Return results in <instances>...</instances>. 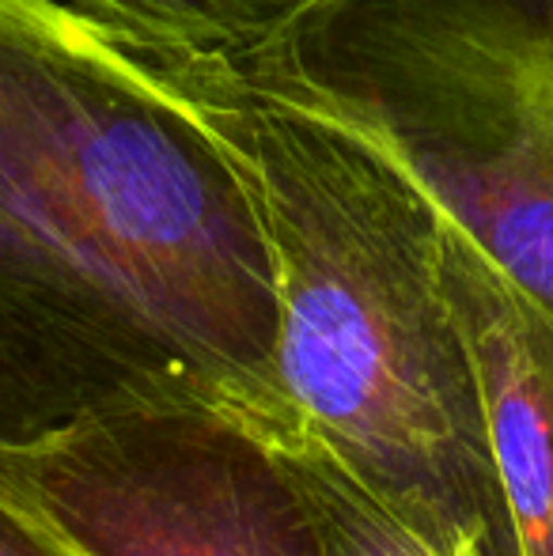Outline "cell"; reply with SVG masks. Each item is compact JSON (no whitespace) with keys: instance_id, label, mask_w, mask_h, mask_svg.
Instances as JSON below:
<instances>
[{"instance_id":"cell-6","label":"cell","mask_w":553,"mask_h":556,"mask_svg":"<svg viewBox=\"0 0 553 556\" xmlns=\"http://www.w3.org/2000/svg\"><path fill=\"white\" fill-rule=\"evenodd\" d=\"M152 65L236 68L274 46L311 0H61Z\"/></svg>"},{"instance_id":"cell-1","label":"cell","mask_w":553,"mask_h":556,"mask_svg":"<svg viewBox=\"0 0 553 556\" xmlns=\"http://www.w3.org/2000/svg\"><path fill=\"white\" fill-rule=\"evenodd\" d=\"M167 73L259 201L280 300V402L436 556H519L478 367L440 277V208L330 117L224 65Z\"/></svg>"},{"instance_id":"cell-4","label":"cell","mask_w":553,"mask_h":556,"mask_svg":"<svg viewBox=\"0 0 553 556\" xmlns=\"http://www.w3.org/2000/svg\"><path fill=\"white\" fill-rule=\"evenodd\" d=\"M129 375L122 303L0 186V446L73 425Z\"/></svg>"},{"instance_id":"cell-7","label":"cell","mask_w":553,"mask_h":556,"mask_svg":"<svg viewBox=\"0 0 553 556\" xmlns=\"http://www.w3.org/2000/svg\"><path fill=\"white\" fill-rule=\"evenodd\" d=\"M231 397L292 477L326 556H436L292 405L280 397Z\"/></svg>"},{"instance_id":"cell-2","label":"cell","mask_w":553,"mask_h":556,"mask_svg":"<svg viewBox=\"0 0 553 556\" xmlns=\"http://www.w3.org/2000/svg\"><path fill=\"white\" fill-rule=\"evenodd\" d=\"M228 73L379 148L553 315V0H311Z\"/></svg>"},{"instance_id":"cell-3","label":"cell","mask_w":553,"mask_h":556,"mask_svg":"<svg viewBox=\"0 0 553 556\" xmlns=\"http://www.w3.org/2000/svg\"><path fill=\"white\" fill-rule=\"evenodd\" d=\"M0 484L88 556H326L274 446L205 375L0 446Z\"/></svg>"},{"instance_id":"cell-5","label":"cell","mask_w":553,"mask_h":556,"mask_svg":"<svg viewBox=\"0 0 553 556\" xmlns=\"http://www.w3.org/2000/svg\"><path fill=\"white\" fill-rule=\"evenodd\" d=\"M440 277L478 367L519 556H553V315L443 213Z\"/></svg>"},{"instance_id":"cell-8","label":"cell","mask_w":553,"mask_h":556,"mask_svg":"<svg viewBox=\"0 0 553 556\" xmlns=\"http://www.w3.org/2000/svg\"><path fill=\"white\" fill-rule=\"evenodd\" d=\"M0 556H88L38 507L0 484Z\"/></svg>"}]
</instances>
